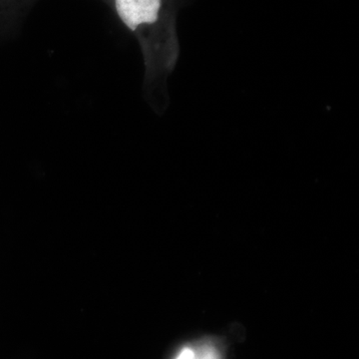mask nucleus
Segmentation results:
<instances>
[{
    "label": "nucleus",
    "instance_id": "f257e3e1",
    "mask_svg": "<svg viewBox=\"0 0 359 359\" xmlns=\"http://www.w3.org/2000/svg\"><path fill=\"white\" fill-rule=\"evenodd\" d=\"M123 25L140 42L148 73L169 68L174 50V27L168 0H110Z\"/></svg>",
    "mask_w": 359,
    "mask_h": 359
},
{
    "label": "nucleus",
    "instance_id": "f03ea898",
    "mask_svg": "<svg viewBox=\"0 0 359 359\" xmlns=\"http://www.w3.org/2000/svg\"><path fill=\"white\" fill-rule=\"evenodd\" d=\"M175 359H222L221 353L212 344L184 347Z\"/></svg>",
    "mask_w": 359,
    "mask_h": 359
}]
</instances>
